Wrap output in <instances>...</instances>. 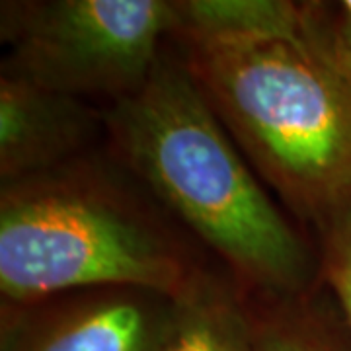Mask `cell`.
I'll use <instances>...</instances> for the list:
<instances>
[{
  "label": "cell",
  "mask_w": 351,
  "mask_h": 351,
  "mask_svg": "<svg viewBox=\"0 0 351 351\" xmlns=\"http://www.w3.org/2000/svg\"><path fill=\"white\" fill-rule=\"evenodd\" d=\"M252 168L314 226L351 199V61L322 4L289 36L176 38Z\"/></svg>",
  "instance_id": "cell-1"
},
{
  "label": "cell",
  "mask_w": 351,
  "mask_h": 351,
  "mask_svg": "<svg viewBox=\"0 0 351 351\" xmlns=\"http://www.w3.org/2000/svg\"><path fill=\"white\" fill-rule=\"evenodd\" d=\"M339 14H341V20L351 24V0H346L339 4Z\"/></svg>",
  "instance_id": "cell-12"
},
{
  "label": "cell",
  "mask_w": 351,
  "mask_h": 351,
  "mask_svg": "<svg viewBox=\"0 0 351 351\" xmlns=\"http://www.w3.org/2000/svg\"><path fill=\"white\" fill-rule=\"evenodd\" d=\"M320 234V276L338 299L339 313L351 330V199L316 225Z\"/></svg>",
  "instance_id": "cell-10"
},
{
  "label": "cell",
  "mask_w": 351,
  "mask_h": 351,
  "mask_svg": "<svg viewBox=\"0 0 351 351\" xmlns=\"http://www.w3.org/2000/svg\"><path fill=\"white\" fill-rule=\"evenodd\" d=\"M338 34H339V41H341V45H343V49H346V55L350 57V61H351V24L343 22V20H339Z\"/></svg>",
  "instance_id": "cell-11"
},
{
  "label": "cell",
  "mask_w": 351,
  "mask_h": 351,
  "mask_svg": "<svg viewBox=\"0 0 351 351\" xmlns=\"http://www.w3.org/2000/svg\"><path fill=\"white\" fill-rule=\"evenodd\" d=\"M106 127L86 101L0 76V180L43 174L78 160Z\"/></svg>",
  "instance_id": "cell-6"
},
{
  "label": "cell",
  "mask_w": 351,
  "mask_h": 351,
  "mask_svg": "<svg viewBox=\"0 0 351 351\" xmlns=\"http://www.w3.org/2000/svg\"><path fill=\"white\" fill-rule=\"evenodd\" d=\"M170 299L138 289H90L51 304L2 308V351H154Z\"/></svg>",
  "instance_id": "cell-5"
},
{
  "label": "cell",
  "mask_w": 351,
  "mask_h": 351,
  "mask_svg": "<svg viewBox=\"0 0 351 351\" xmlns=\"http://www.w3.org/2000/svg\"><path fill=\"white\" fill-rule=\"evenodd\" d=\"M197 274L170 228L86 156L2 182V308L82 289H138L172 299Z\"/></svg>",
  "instance_id": "cell-3"
},
{
  "label": "cell",
  "mask_w": 351,
  "mask_h": 351,
  "mask_svg": "<svg viewBox=\"0 0 351 351\" xmlns=\"http://www.w3.org/2000/svg\"><path fill=\"white\" fill-rule=\"evenodd\" d=\"M172 38H254L297 34L311 4L287 0H182L174 2Z\"/></svg>",
  "instance_id": "cell-8"
},
{
  "label": "cell",
  "mask_w": 351,
  "mask_h": 351,
  "mask_svg": "<svg viewBox=\"0 0 351 351\" xmlns=\"http://www.w3.org/2000/svg\"><path fill=\"white\" fill-rule=\"evenodd\" d=\"M256 351H351V330L306 295L252 308Z\"/></svg>",
  "instance_id": "cell-9"
},
{
  "label": "cell",
  "mask_w": 351,
  "mask_h": 351,
  "mask_svg": "<svg viewBox=\"0 0 351 351\" xmlns=\"http://www.w3.org/2000/svg\"><path fill=\"white\" fill-rule=\"evenodd\" d=\"M154 351H256L252 308L221 279L199 271L170 299Z\"/></svg>",
  "instance_id": "cell-7"
},
{
  "label": "cell",
  "mask_w": 351,
  "mask_h": 351,
  "mask_svg": "<svg viewBox=\"0 0 351 351\" xmlns=\"http://www.w3.org/2000/svg\"><path fill=\"white\" fill-rule=\"evenodd\" d=\"M127 168L267 299L306 295L313 254L246 164L182 59H160L149 82L104 113Z\"/></svg>",
  "instance_id": "cell-2"
},
{
  "label": "cell",
  "mask_w": 351,
  "mask_h": 351,
  "mask_svg": "<svg viewBox=\"0 0 351 351\" xmlns=\"http://www.w3.org/2000/svg\"><path fill=\"white\" fill-rule=\"evenodd\" d=\"M174 24L166 0L2 2V75L80 100H123L149 82Z\"/></svg>",
  "instance_id": "cell-4"
}]
</instances>
